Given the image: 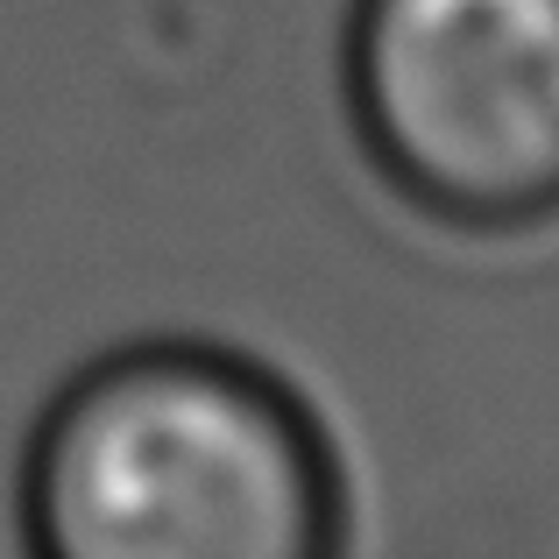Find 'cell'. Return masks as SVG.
I'll use <instances>...</instances> for the list:
<instances>
[{"label": "cell", "instance_id": "6da1fadb", "mask_svg": "<svg viewBox=\"0 0 559 559\" xmlns=\"http://www.w3.org/2000/svg\"><path fill=\"white\" fill-rule=\"evenodd\" d=\"M14 518L43 559H326L347 475L312 404L255 355L128 341L28 425Z\"/></svg>", "mask_w": 559, "mask_h": 559}, {"label": "cell", "instance_id": "7a4b0ae2", "mask_svg": "<svg viewBox=\"0 0 559 559\" xmlns=\"http://www.w3.org/2000/svg\"><path fill=\"white\" fill-rule=\"evenodd\" d=\"M341 99L418 219L475 241L559 227V0H347Z\"/></svg>", "mask_w": 559, "mask_h": 559}]
</instances>
